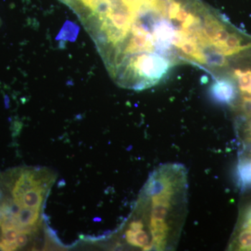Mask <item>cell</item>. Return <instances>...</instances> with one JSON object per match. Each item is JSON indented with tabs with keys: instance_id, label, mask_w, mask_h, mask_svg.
Here are the masks:
<instances>
[{
	"instance_id": "1",
	"label": "cell",
	"mask_w": 251,
	"mask_h": 251,
	"mask_svg": "<svg viewBox=\"0 0 251 251\" xmlns=\"http://www.w3.org/2000/svg\"><path fill=\"white\" fill-rule=\"evenodd\" d=\"M76 15L100 53L125 49L155 0H59Z\"/></svg>"
},
{
	"instance_id": "2",
	"label": "cell",
	"mask_w": 251,
	"mask_h": 251,
	"mask_svg": "<svg viewBox=\"0 0 251 251\" xmlns=\"http://www.w3.org/2000/svg\"><path fill=\"white\" fill-rule=\"evenodd\" d=\"M180 166L162 167L155 171L146 185L144 194L151 204L150 228L151 250H164L173 237V216L184 204L186 175Z\"/></svg>"
},
{
	"instance_id": "3",
	"label": "cell",
	"mask_w": 251,
	"mask_h": 251,
	"mask_svg": "<svg viewBox=\"0 0 251 251\" xmlns=\"http://www.w3.org/2000/svg\"><path fill=\"white\" fill-rule=\"evenodd\" d=\"M209 92L214 101L225 105L233 103L238 94L235 82L226 76L214 80L211 84Z\"/></svg>"
},
{
	"instance_id": "4",
	"label": "cell",
	"mask_w": 251,
	"mask_h": 251,
	"mask_svg": "<svg viewBox=\"0 0 251 251\" xmlns=\"http://www.w3.org/2000/svg\"><path fill=\"white\" fill-rule=\"evenodd\" d=\"M238 251H251V204L243 212L233 242Z\"/></svg>"
},
{
	"instance_id": "5",
	"label": "cell",
	"mask_w": 251,
	"mask_h": 251,
	"mask_svg": "<svg viewBox=\"0 0 251 251\" xmlns=\"http://www.w3.org/2000/svg\"><path fill=\"white\" fill-rule=\"evenodd\" d=\"M41 180L37 179L35 175L31 171L23 172L18 178L12 190V196L14 201L18 205L22 207V200L23 196L28 191L36 187L42 186Z\"/></svg>"
},
{
	"instance_id": "6",
	"label": "cell",
	"mask_w": 251,
	"mask_h": 251,
	"mask_svg": "<svg viewBox=\"0 0 251 251\" xmlns=\"http://www.w3.org/2000/svg\"><path fill=\"white\" fill-rule=\"evenodd\" d=\"M237 179L242 191L251 188V161L247 157L239 160L237 168Z\"/></svg>"
},
{
	"instance_id": "7",
	"label": "cell",
	"mask_w": 251,
	"mask_h": 251,
	"mask_svg": "<svg viewBox=\"0 0 251 251\" xmlns=\"http://www.w3.org/2000/svg\"><path fill=\"white\" fill-rule=\"evenodd\" d=\"M39 217V208H29L23 206L18 213L17 221L20 226H35L38 225ZM16 228V229H17Z\"/></svg>"
},
{
	"instance_id": "8",
	"label": "cell",
	"mask_w": 251,
	"mask_h": 251,
	"mask_svg": "<svg viewBox=\"0 0 251 251\" xmlns=\"http://www.w3.org/2000/svg\"><path fill=\"white\" fill-rule=\"evenodd\" d=\"M45 189L43 186H39L28 191L23 196V206L29 208H39L44 200V193ZM22 206V207H23Z\"/></svg>"
},
{
	"instance_id": "9",
	"label": "cell",
	"mask_w": 251,
	"mask_h": 251,
	"mask_svg": "<svg viewBox=\"0 0 251 251\" xmlns=\"http://www.w3.org/2000/svg\"><path fill=\"white\" fill-rule=\"evenodd\" d=\"M234 79L237 81L238 88L242 95L249 94L251 92V70L243 71L242 69H234L232 74Z\"/></svg>"
},
{
	"instance_id": "10",
	"label": "cell",
	"mask_w": 251,
	"mask_h": 251,
	"mask_svg": "<svg viewBox=\"0 0 251 251\" xmlns=\"http://www.w3.org/2000/svg\"><path fill=\"white\" fill-rule=\"evenodd\" d=\"M16 242V244H17L18 248L25 247L28 242L27 234L18 233Z\"/></svg>"
},
{
	"instance_id": "11",
	"label": "cell",
	"mask_w": 251,
	"mask_h": 251,
	"mask_svg": "<svg viewBox=\"0 0 251 251\" xmlns=\"http://www.w3.org/2000/svg\"><path fill=\"white\" fill-rule=\"evenodd\" d=\"M3 219H4V214H3L2 211L1 210V208H0V226H1Z\"/></svg>"
},
{
	"instance_id": "12",
	"label": "cell",
	"mask_w": 251,
	"mask_h": 251,
	"mask_svg": "<svg viewBox=\"0 0 251 251\" xmlns=\"http://www.w3.org/2000/svg\"><path fill=\"white\" fill-rule=\"evenodd\" d=\"M3 198V193L1 192V191H0V202H1V200H2Z\"/></svg>"
},
{
	"instance_id": "13",
	"label": "cell",
	"mask_w": 251,
	"mask_h": 251,
	"mask_svg": "<svg viewBox=\"0 0 251 251\" xmlns=\"http://www.w3.org/2000/svg\"><path fill=\"white\" fill-rule=\"evenodd\" d=\"M246 96H249V97H251V92L249 94H246Z\"/></svg>"
},
{
	"instance_id": "14",
	"label": "cell",
	"mask_w": 251,
	"mask_h": 251,
	"mask_svg": "<svg viewBox=\"0 0 251 251\" xmlns=\"http://www.w3.org/2000/svg\"><path fill=\"white\" fill-rule=\"evenodd\" d=\"M0 25H1V20H0Z\"/></svg>"
}]
</instances>
